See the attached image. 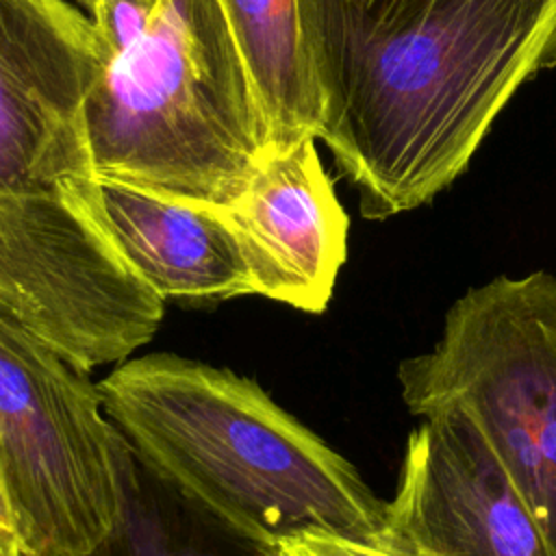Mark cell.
<instances>
[{
	"label": "cell",
	"mask_w": 556,
	"mask_h": 556,
	"mask_svg": "<svg viewBox=\"0 0 556 556\" xmlns=\"http://www.w3.org/2000/svg\"><path fill=\"white\" fill-rule=\"evenodd\" d=\"M410 415L454 408L482 430L556 556V276H495L458 295L437 343L400 361Z\"/></svg>",
	"instance_id": "cell-4"
},
{
	"label": "cell",
	"mask_w": 556,
	"mask_h": 556,
	"mask_svg": "<svg viewBox=\"0 0 556 556\" xmlns=\"http://www.w3.org/2000/svg\"><path fill=\"white\" fill-rule=\"evenodd\" d=\"M100 52L93 22L67 0H0V191L96 176L83 102Z\"/></svg>",
	"instance_id": "cell-6"
},
{
	"label": "cell",
	"mask_w": 556,
	"mask_h": 556,
	"mask_svg": "<svg viewBox=\"0 0 556 556\" xmlns=\"http://www.w3.org/2000/svg\"><path fill=\"white\" fill-rule=\"evenodd\" d=\"M76 2H80V4H83V7H85V11H87V15H89V13H91V11H93V9H96V7H98V2H100V0H76Z\"/></svg>",
	"instance_id": "cell-15"
},
{
	"label": "cell",
	"mask_w": 556,
	"mask_h": 556,
	"mask_svg": "<svg viewBox=\"0 0 556 556\" xmlns=\"http://www.w3.org/2000/svg\"><path fill=\"white\" fill-rule=\"evenodd\" d=\"M321 139L365 219L432 202L556 65V0H302Z\"/></svg>",
	"instance_id": "cell-1"
},
{
	"label": "cell",
	"mask_w": 556,
	"mask_h": 556,
	"mask_svg": "<svg viewBox=\"0 0 556 556\" xmlns=\"http://www.w3.org/2000/svg\"><path fill=\"white\" fill-rule=\"evenodd\" d=\"M261 556H408L389 545L361 541L341 532L308 528L278 539Z\"/></svg>",
	"instance_id": "cell-12"
},
{
	"label": "cell",
	"mask_w": 556,
	"mask_h": 556,
	"mask_svg": "<svg viewBox=\"0 0 556 556\" xmlns=\"http://www.w3.org/2000/svg\"><path fill=\"white\" fill-rule=\"evenodd\" d=\"M224 208L243 241L256 293L304 313L326 311L348 258L350 219L315 137L265 148L243 191Z\"/></svg>",
	"instance_id": "cell-8"
},
{
	"label": "cell",
	"mask_w": 556,
	"mask_h": 556,
	"mask_svg": "<svg viewBox=\"0 0 556 556\" xmlns=\"http://www.w3.org/2000/svg\"><path fill=\"white\" fill-rule=\"evenodd\" d=\"M0 482L26 556H96L124 517V441L98 384L4 304Z\"/></svg>",
	"instance_id": "cell-5"
},
{
	"label": "cell",
	"mask_w": 556,
	"mask_h": 556,
	"mask_svg": "<svg viewBox=\"0 0 556 556\" xmlns=\"http://www.w3.org/2000/svg\"><path fill=\"white\" fill-rule=\"evenodd\" d=\"M100 67L83 102L98 180L228 206L267 146L217 0H100Z\"/></svg>",
	"instance_id": "cell-3"
},
{
	"label": "cell",
	"mask_w": 556,
	"mask_h": 556,
	"mask_svg": "<svg viewBox=\"0 0 556 556\" xmlns=\"http://www.w3.org/2000/svg\"><path fill=\"white\" fill-rule=\"evenodd\" d=\"M124 443L126 506L113 539L96 556H261V549L228 534L180 495L146 493Z\"/></svg>",
	"instance_id": "cell-11"
},
{
	"label": "cell",
	"mask_w": 556,
	"mask_h": 556,
	"mask_svg": "<svg viewBox=\"0 0 556 556\" xmlns=\"http://www.w3.org/2000/svg\"><path fill=\"white\" fill-rule=\"evenodd\" d=\"M367 7H393V4H404V2H413V0H358Z\"/></svg>",
	"instance_id": "cell-14"
},
{
	"label": "cell",
	"mask_w": 556,
	"mask_h": 556,
	"mask_svg": "<svg viewBox=\"0 0 556 556\" xmlns=\"http://www.w3.org/2000/svg\"><path fill=\"white\" fill-rule=\"evenodd\" d=\"M0 556H26L15 517L9 508L2 482H0Z\"/></svg>",
	"instance_id": "cell-13"
},
{
	"label": "cell",
	"mask_w": 556,
	"mask_h": 556,
	"mask_svg": "<svg viewBox=\"0 0 556 556\" xmlns=\"http://www.w3.org/2000/svg\"><path fill=\"white\" fill-rule=\"evenodd\" d=\"M96 384L146 471L228 534L256 549L308 528L382 545L387 500L254 380L148 354Z\"/></svg>",
	"instance_id": "cell-2"
},
{
	"label": "cell",
	"mask_w": 556,
	"mask_h": 556,
	"mask_svg": "<svg viewBox=\"0 0 556 556\" xmlns=\"http://www.w3.org/2000/svg\"><path fill=\"white\" fill-rule=\"evenodd\" d=\"M98 185L119 254L163 302L256 293L243 241L224 206L165 198L113 180Z\"/></svg>",
	"instance_id": "cell-9"
},
{
	"label": "cell",
	"mask_w": 556,
	"mask_h": 556,
	"mask_svg": "<svg viewBox=\"0 0 556 556\" xmlns=\"http://www.w3.org/2000/svg\"><path fill=\"white\" fill-rule=\"evenodd\" d=\"M382 545L408 556H554L482 430L454 408L408 432Z\"/></svg>",
	"instance_id": "cell-7"
},
{
	"label": "cell",
	"mask_w": 556,
	"mask_h": 556,
	"mask_svg": "<svg viewBox=\"0 0 556 556\" xmlns=\"http://www.w3.org/2000/svg\"><path fill=\"white\" fill-rule=\"evenodd\" d=\"M256 93L269 150L317 139L321 104L302 0H217Z\"/></svg>",
	"instance_id": "cell-10"
}]
</instances>
